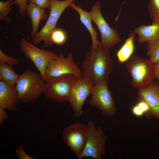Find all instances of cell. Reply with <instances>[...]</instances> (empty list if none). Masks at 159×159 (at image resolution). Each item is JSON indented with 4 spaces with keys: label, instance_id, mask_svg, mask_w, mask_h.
Segmentation results:
<instances>
[{
    "label": "cell",
    "instance_id": "6da1fadb",
    "mask_svg": "<svg viewBox=\"0 0 159 159\" xmlns=\"http://www.w3.org/2000/svg\"><path fill=\"white\" fill-rule=\"evenodd\" d=\"M109 49L100 43L96 47L91 48L84 58L82 70V78L89 80L94 85L107 84L114 62L110 57Z\"/></svg>",
    "mask_w": 159,
    "mask_h": 159
},
{
    "label": "cell",
    "instance_id": "7a4b0ae2",
    "mask_svg": "<svg viewBox=\"0 0 159 159\" xmlns=\"http://www.w3.org/2000/svg\"><path fill=\"white\" fill-rule=\"evenodd\" d=\"M45 80L40 74L28 70L19 75L15 85L19 101L31 102L44 92Z\"/></svg>",
    "mask_w": 159,
    "mask_h": 159
},
{
    "label": "cell",
    "instance_id": "3957f363",
    "mask_svg": "<svg viewBox=\"0 0 159 159\" xmlns=\"http://www.w3.org/2000/svg\"><path fill=\"white\" fill-rule=\"evenodd\" d=\"M132 77L131 85L141 88L151 84L155 77V64L149 59L132 56L126 66Z\"/></svg>",
    "mask_w": 159,
    "mask_h": 159
},
{
    "label": "cell",
    "instance_id": "277c9868",
    "mask_svg": "<svg viewBox=\"0 0 159 159\" xmlns=\"http://www.w3.org/2000/svg\"><path fill=\"white\" fill-rule=\"evenodd\" d=\"M76 80V77L71 74L48 78L45 81L44 92L47 97L55 102L67 101Z\"/></svg>",
    "mask_w": 159,
    "mask_h": 159
},
{
    "label": "cell",
    "instance_id": "5b68a950",
    "mask_svg": "<svg viewBox=\"0 0 159 159\" xmlns=\"http://www.w3.org/2000/svg\"><path fill=\"white\" fill-rule=\"evenodd\" d=\"M86 124L85 144L79 159L85 157L101 159L104 153L107 137L104 134L101 127H96L93 121H89Z\"/></svg>",
    "mask_w": 159,
    "mask_h": 159
},
{
    "label": "cell",
    "instance_id": "8992f818",
    "mask_svg": "<svg viewBox=\"0 0 159 159\" xmlns=\"http://www.w3.org/2000/svg\"><path fill=\"white\" fill-rule=\"evenodd\" d=\"M76 1L50 0V12L48 19L44 26L32 39L34 44H38L43 41L45 47H49L50 34L56 28L57 23L60 16L67 7Z\"/></svg>",
    "mask_w": 159,
    "mask_h": 159
},
{
    "label": "cell",
    "instance_id": "52a82bcc",
    "mask_svg": "<svg viewBox=\"0 0 159 159\" xmlns=\"http://www.w3.org/2000/svg\"><path fill=\"white\" fill-rule=\"evenodd\" d=\"M20 47L24 56L33 63L45 81L46 70L48 64L58 56L54 52L39 48L24 38L20 41Z\"/></svg>",
    "mask_w": 159,
    "mask_h": 159
},
{
    "label": "cell",
    "instance_id": "ba28073f",
    "mask_svg": "<svg viewBox=\"0 0 159 159\" xmlns=\"http://www.w3.org/2000/svg\"><path fill=\"white\" fill-rule=\"evenodd\" d=\"M66 74L73 75L77 79L82 78V71L74 61L72 53L66 57L60 53L57 59L50 61L46 70L47 79Z\"/></svg>",
    "mask_w": 159,
    "mask_h": 159
},
{
    "label": "cell",
    "instance_id": "9c48e42d",
    "mask_svg": "<svg viewBox=\"0 0 159 159\" xmlns=\"http://www.w3.org/2000/svg\"><path fill=\"white\" fill-rule=\"evenodd\" d=\"M101 5L98 1L93 5L90 12L92 20L96 24L101 34V43L109 47L112 48L121 40L117 30L111 28L102 14Z\"/></svg>",
    "mask_w": 159,
    "mask_h": 159
},
{
    "label": "cell",
    "instance_id": "30bf717a",
    "mask_svg": "<svg viewBox=\"0 0 159 159\" xmlns=\"http://www.w3.org/2000/svg\"><path fill=\"white\" fill-rule=\"evenodd\" d=\"M87 124L76 122L63 129V140L79 159L84 149L86 138Z\"/></svg>",
    "mask_w": 159,
    "mask_h": 159
},
{
    "label": "cell",
    "instance_id": "8fae6325",
    "mask_svg": "<svg viewBox=\"0 0 159 159\" xmlns=\"http://www.w3.org/2000/svg\"><path fill=\"white\" fill-rule=\"evenodd\" d=\"M94 86L90 81L84 78L77 79L74 84L67 101L71 105L76 118H79L82 115L83 104L91 94Z\"/></svg>",
    "mask_w": 159,
    "mask_h": 159
},
{
    "label": "cell",
    "instance_id": "7c38bea8",
    "mask_svg": "<svg viewBox=\"0 0 159 159\" xmlns=\"http://www.w3.org/2000/svg\"><path fill=\"white\" fill-rule=\"evenodd\" d=\"M107 84L94 85L91 93L90 104L91 106L98 108L103 114L112 117L115 114L116 109Z\"/></svg>",
    "mask_w": 159,
    "mask_h": 159
},
{
    "label": "cell",
    "instance_id": "4fadbf2b",
    "mask_svg": "<svg viewBox=\"0 0 159 159\" xmlns=\"http://www.w3.org/2000/svg\"><path fill=\"white\" fill-rule=\"evenodd\" d=\"M137 100L144 101L149 105V111L145 115L147 118L153 116L159 120V85L153 82L146 87L138 88Z\"/></svg>",
    "mask_w": 159,
    "mask_h": 159
},
{
    "label": "cell",
    "instance_id": "5bb4252c",
    "mask_svg": "<svg viewBox=\"0 0 159 159\" xmlns=\"http://www.w3.org/2000/svg\"><path fill=\"white\" fill-rule=\"evenodd\" d=\"M19 101L15 85L0 81V107L16 112Z\"/></svg>",
    "mask_w": 159,
    "mask_h": 159
},
{
    "label": "cell",
    "instance_id": "9a60e30c",
    "mask_svg": "<svg viewBox=\"0 0 159 159\" xmlns=\"http://www.w3.org/2000/svg\"><path fill=\"white\" fill-rule=\"evenodd\" d=\"M26 12L31 19V37L33 39L38 32L40 21L45 20L48 15L45 12V9L42 8L32 2L28 4Z\"/></svg>",
    "mask_w": 159,
    "mask_h": 159
},
{
    "label": "cell",
    "instance_id": "2e32d148",
    "mask_svg": "<svg viewBox=\"0 0 159 159\" xmlns=\"http://www.w3.org/2000/svg\"><path fill=\"white\" fill-rule=\"evenodd\" d=\"M133 31L138 36V42L140 43L159 39V23L143 25Z\"/></svg>",
    "mask_w": 159,
    "mask_h": 159
},
{
    "label": "cell",
    "instance_id": "e0dca14e",
    "mask_svg": "<svg viewBox=\"0 0 159 159\" xmlns=\"http://www.w3.org/2000/svg\"><path fill=\"white\" fill-rule=\"evenodd\" d=\"M70 6L76 10L79 14L81 22L85 26L90 32L92 39V48H95L98 46L101 42L97 39V33L92 26V21L90 12H88L82 8L80 6L76 5L74 2L72 3Z\"/></svg>",
    "mask_w": 159,
    "mask_h": 159
},
{
    "label": "cell",
    "instance_id": "ac0fdd59",
    "mask_svg": "<svg viewBox=\"0 0 159 159\" xmlns=\"http://www.w3.org/2000/svg\"><path fill=\"white\" fill-rule=\"evenodd\" d=\"M135 35L133 31L131 32L123 44L117 51L116 56L119 62H125L132 56L135 49Z\"/></svg>",
    "mask_w": 159,
    "mask_h": 159
},
{
    "label": "cell",
    "instance_id": "d6986e66",
    "mask_svg": "<svg viewBox=\"0 0 159 159\" xmlns=\"http://www.w3.org/2000/svg\"><path fill=\"white\" fill-rule=\"evenodd\" d=\"M19 76L14 71L12 66L0 62V80L8 84L14 85Z\"/></svg>",
    "mask_w": 159,
    "mask_h": 159
},
{
    "label": "cell",
    "instance_id": "ffe728a7",
    "mask_svg": "<svg viewBox=\"0 0 159 159\" xmlns=\"http://www.w3.org/2000/svg\"><path fill=\"white\" fill-rule=\"evenodd\" d=\"M67 37V34L64 30L60 28H56L50 34L49 46L53 44L63 45L66 42Z\"/></svg>",
    "mask_w": 159,
    "mask_h": 159
},
{
    "label": "cell",
    "instance_id": "44dd1931",
    "mask_svg": "<svg viewBox=\"0 0 159 159\" xmlns=\"http://www.w3.org/2000/svg\"><path fill=\"white\" fill-rule=\"evenodd\" d=\"M147 54L149 59L155 64L159 62V39L147 42Z\"/></svg>",
    "mask_w": 159,
    "mask_h": 159
},
{
    "label": "cell",
    "instance_id": "7402d4cb",
    "mask_svg": "<svg viewBox=\"0 0 159 159\" xmlns=\"http://www.w3.org/2000/svg\"><path fill=\"white\" fill-rule=\"evenodd\" d=\"M14 0H8L6 1H0V20L6 23H9L11 19L8 16L11 12Z\"/></svg>",
    "mask_w": 159,
    "mask_h": 159
},
{
    "label": "cell",
    "instance_id": "603a6c76",
    "mask_svg": "<svg viewBox=\"0 0 159 159\" xmlns=\"http://www.w3.org/2000/svg\"><path fill=\"white\" fill-rule=\"evenodd\" d=\"M148 11L152 23H159V0H150Z\"/></svg>",
    "mask_w": 159,
    "mask_h": 159
},
{
    "label": "cell",
    "instance_id": "cb8c5ba5",
    "mask_svg": "<svg viewBox=\"0 0 159 159\" xmlns=\"http://www.w3.org/2000/svg\"><path fill=\"white\" fill-rule=\"evenodd\" d=\"M18 59L14 56H10L0 50V62L6 64L11 66L17 64Z\"/></svg>",
    "mask_w": 159,
    "mask_h": 159
},
{
    "label": "cell",
    "instance_id": "d4e9b609",
    "mask_svg": "<svg viewBox=\"0 0 159 159\" xmlns=\"http://www.w3.org/2000/svg\"><path fill=\"white\" fill-rule=\"evenodd\" d=\"M16 154L18 159H36L31 157L24 151L22 146H19L16 150Z\"/></svg>",
    "mask_w": 159,
    "mask_h": 159
},
{
    "label": "cell",
    "instance_id": "484cf974",
    "mask_svg": "<svg viewBox=\"0 0 159 159\" xmlns=\"http://www.w3.org/2000/svg\"><path fill=\"white\" fill-rule=\"evenodd\" d=\"M28 2L33 3L42 8L50 9V0H28Z\"/></svg>",
    "mask_w": 159,
    "mask_h": 159
},
{
    "label": "cell",
    "instance_id": "4316f807",
    "mask_svg": "<svg viewBox=\"0 0 159 159\" xmlns=\"http://www.w3.org/2000/svg\"><path fill=\"white\" fill-rule=\"evenodd\" d=\"M28 0H15V4L19 6V11L21 16L24 15L28 4Z\"/></svg>",
    "mask_w": 159,
    "mask_h": 159
},
{
    "label": "cell",
    "instance_id": "83f0119b",
    "mask_svg": "<svg viewBox=\"0 0 159 159\" xmlns=\"http://www.w3.org/2000/svg\"><path fill=\"white\" fill-rule=\"evenodd\" d=\"M137 104L145 115L147 114L150 110V107L147 103L143 100L138 101Z\"/></svg>",
    "mask_w": 159,
    "mask_h": 159
},
{
    "label": "cell",
    "instance_id": "f1b7e54d",
    "mask_svg": "<svg viewBox=\"0 0 159 159\" xmlns=\"http://www.w3.org/2000/svg\"><path fill=\"white\" fill-rule=\"evenodd\" d=\"M132 112L135 115L138 117L142 116L144 114L137 104L132 107Z\"/></svg>",
    "mask_w": 159,
    "mask_h": 159
},
{
    "label": "cell",
    "instance_id": "f546056e",
    "mask_svg": "<svg viewBox=\"0 0 159 159\" xmlns=\"http://www.w3.org/2000/svg\"><path fill=\"white\" fill-rule=\"evenodd\" d=\"M6 109L0 107V125H1L7 119L8 114Z\"/></svg>",
    "mask_w": 159,
    "mask_h": 159
},
{
    "label": "cell",
    "instance_id": "4dcf8cb0",
    "mask_svg": "<svg viewBox=\"0 0 159 159\" xmlns=\"http://www.w3.org/2000/svg\"><path fill=\"white\" fill-rule=\"evenodd\" d=\"M155 78L159 81V62L155 64Z\"/></svg>",
    "mask_w": 159,
    "mask_h": 159
}]
</instances>
